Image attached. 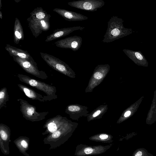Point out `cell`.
Returning <instances> with one entry per match:
<instances>
[{"instance_id": "d6986e66", "label": "cell", "mask_w": 156, "mask_h": 156, "mask_svg": "<svg viewBox=\"0 0 156 156\" xmlns=\"http://www.w3.org/2000/svg\"><path fill=\"white\" fill-rule=\"evenodd\" d=\"M84 151L85 154H89L93 152V149L90 147H87L84 149Z\"/></svg>"}, {"instance_id": "9c48e42d", "label": "cell", "mask_w": 156, "mask_h": 156, "mask_svg": "<svg viewBox=\"0 0 156 156\" xmlns=\"http://www.w3.org/2000/svg\"><path fill=\"white\" fill-rule=\"evenodd\" d=\"M85 28L84 27L81 26L57 29L53 31V33L48 36L45 40L48 42L54 40L65 36L70 33L76 30H83Z\"/></svg>"}, {"instance_id": "9a60e30c", "label": "cell", "mask_w": 156, "mask_h": 156, "mask_svg": "<svg viewBox=\"0 0 156 156\" xmlns=\"http://www.w3.org/2000/svg\"><path fill=\"white\" fill-rule=\"evenodd\" d=\"M34 9L31 13L30 17L39 20L48 18V15H46V12H44V11L41 8V9Z\"/></svg>"}, {"instance_id": "30bf717a", "label": "cell", "mask_w": 156, "mask_h": 156, "mask_svg": "<svg viewBox=\"0 0 156 156\" xmlns=\"http://www.w3.org/2000/svg\"><path fill=\"white\" fill-rule=\"evenodd\" d=\"M17 85L20 89L23 91L27 97L31 99L43 102L48 101L46 96H42L25 85L21 84Z\"/></svg>"}, {"instance_id": "e0dca14e", "label": "cell", "mask_w": 156, "mask_h": 156, "mask_svg": "<svg viewBox=\"0 0 156 156\" xmlns=\"http://www.w3.org/2000/svg\"><path fill=\"white\" fill-rule=\"evenodd\" d=\"M0 133L2 139L4 140H6L7 138V135L5 132L3 130H1Z\"/></svg>"}, {"instance_id": "ba28073f", "label": "cell", "mask_w": 156, "mask_h": 156, "mask_svg": "<svg viewBox=\"0 0 156 156\" xmlns=\"http://www.w3.org/2000/svg\"><path fill=\"white\" fill-rule=\"evenodd\" d=\"M53 11L58 13L66 20L70 21H77L86 20L87 17L81 14L66 9L55 8Z\"/></svg>"}, {"instance_id": "ac0fdd59", "label": "cell", "mask_w": 156, "mask_h": 156, "mask_svg": "<svg viewBox=\"0 0 156 156\" xmlns=\"http://www.w3.org/2000/svg\"><path fill=\"white\" fill-rule=\"evenodd\" d=\"M60 134L61 133L60 131L56 130L52 134V136L53 138H56L58 137Z\"/></svg>"}, {"instance_id": "2e32d148", "label": "cell", "mask_w": 156, "mask_h": 156, "mask_svg": "<svg viewBox=\"0 0 156 156\" xmlns=\"http://www.w3.org/2000/svg\"><path fill=\"white\" fill-rule=\"evenodd\" d=\"M58 115H56V119L55 120V117H54L52 119H51V120L48 125V130L51 133H53L57 130L58 127L56 123L57 120Z\"/></svg>"}, {"instance_id": "4fadbf2b", "label": "cell", "mask_w": 156, "mask_h": 156, "mask_svg": "<svg viewBox=\"0 0 156 156\" xmlns=\"http://www.w3.org/2000/svg\"><path fill=\"white\" fill-rule=\"evenodd\" d=\"M123 51L129 58L134 61H146L144 56L139 51H133L126 49H124Z\"/></svg>"}, {"instance_id": "5bb4252c", "label": "cell", "mask_w": 156, "mask_h": 156, "mask_svg": "<svg viewBox=\"0 0 156 156\" xmlns=\"http://www.w3.org/2000/svg\"><path fill=\"white\" fill-rule=\"evenodd\" d=\"M9 99V96L6 88L4 87L0 90V109L5 107Z\"/></svg>"}, {"instance_id": "3957f363", "label": "cell", "mask_w": 156, "mask_h": 156, "mask_svg": "<svg viewBox=\"0 0 156 156\" xmlns=\"http://www.w3.org/2000/svg\"><path fill=\"white\" fill-rule=\"evenodd\" d=\"M17 101L20 105V111L23 116L27 120L32 121L40 120L45 118L49 112H39L36 107L30 104L27 101L18 99Z\"/></svg>"}, {"instance_id": "603a6c76", "label": "cell", "mask_w": 156, "mask_h": 156, "mask_svg": "<svg viewBox=\"0 0 156 156\" xmlns=\"http://www.w3.org/2000/svg\"><path fill=\"white\" fill-rule=\"evenodd\" d=\"M131 114V112L129 111H126L124 114V116L125 117L129 116Z\"/></svg>"}, {"instance_id": "7c38bea8", "label": "cell", "mask_w": 156, "mask_h": 156, "mask_svg": "<svg viewBox=\"0 0 156 156\" xmlns=\"http://www.w3.org/2000/svg\"><path fill=\"white\" fill-rule=\"evenodd\" d=\"M24 34L22 27L20 21L17 18H16L14 28V42L18 44L20 40L24 39Z\"/></svg>"}, {"instance_id": "8fae6325", "label": "cell", "mask_w": 156, "mask_h": 156, "mask_svg": "<svg viewBox=\"0 0 156 156\" xmlns=\"http://www.w3.org/2000/svg\"><path fill=\"white\" fill-rule=\"evenodd\" d=\"M11 56H14L28 60L34 61L30 54L27 51L18 48L9 44L5 47Z\"/></svg>"}, {"instance_id": "8992f818", "label": "cell", "mask_w": 156, "mask_h": 156, "mask_svg": "<svg viewBox=\"0 0 156 156\" xmlns=\"http://www.w3.org/2000/svg\"><path fill=\"white\" fill-rule=\"evenodd\" d=\"M105 4L103 0H79L68 3L72 7L90 12L97 11L103 6Z\"/></svg>"}, {"instance_id": "d4e9b609", "label": "cell", "mask_w": 156, "mask_h": 156, "mask_svg": "<svg viewBox=\"0 0 156 156\" xmlns=\"http://www.w3.org/2000/svg\"><path fill=\"white\" fill-rule=\"evenodd\" d=\"M0 17H1V19H2V13H1V12L0 11Z\"/></svg>"}, {"instance_id": "6da1fadb", "label": "cell", "mask_w": 156, "mask_h": 156, "mask_svg": "<svg viewBox=\"0 0 156 156\" xmlns=\"http://www.w3.org/2000/svg\"><path fill=\"white\" fill-rule=\"evenodd\" d=\"M123 20L117 16H113L108 22V27L102 41L110 43L130 35L133 32L131 29L126 28Z\"/></svg>"}, {"instance_id": "277c9868", "label": "cell", "mask_w": 156, "mask_h": 156, "mask_svg": "<svg viewBox=\"0 0 156 156\" xmlns=\"http://www.w3.org/2000/svg\"><path fill=\"white\" fill-rule=\"evenodd\" d=\"M40 53L42 58L55 70L69 76H71L74 73L67 64L59 58L47 53Z\"/></svg>"}, {"instance_id": "7402d4cb", "label": "cell", "mask_w": 156, "mask_h": 156, "mask_svg": "<svg viewBox=\"0 0 156 156\" xmlns=\"http://www.w3.org/2000/svg\"><path fill=\"white\" fill-rule=\"evenodd\" d=\"M101 112V111L99 110L95 112L93 115V117H95L97 116L100 114Z\"/></svg>"}, {"instance_id": "52a82bcc", "label": "cell", "mask_w": 156, "mask_h": 156, "mask_svg": "<svg viewBox=\"0 0 156 156\" xmlns=\"http://www.w3.org/2000/svg\"><path fill=\"white\" fill-rule=\"evenodd\" d=\"M83 40L82 38L79 36H74L60 40L55 43L58 47L71 49L73 51H78L80 48Z\"/></svg>"}, {"instance_id": "7a4b0ae2", "label": "cell", "mask_w": 156, "mask_h": 156, "mask_svg": "<svg viewBox=\"0 0 156 156\" xmlns=\"http://www.w3.org/2000/svg\"><path fill=\"white\" fill-rule=\"evenodd\" d=\"M20 80L44 92L48 101L57 98L56 87L22 74L17 75Z\"/></svg>"}, {"instance_id": "ffe728a7", "label": "cell", "mask_w": 156, "mask_h": 156, "mask_svg": "<svg viewBox=\"0 0 156 156\" xmlns=\"http://www.w3.org/2000/svg\"><path fill=\"white\" fill-rule=\"evenodd\" d=\"M21 145L25 148H27L28 146V144L27 142L24 140H23L21 142Z\"/></svg>"}, {"instance_id": "44dd1931", "label": "cell", "mask_w": 156, "mask_h": 156, "mask_svg": "<svg viewBox=\"0 0 156 156\" xmlns=\"http://www.w3.org/2000/svg\"><path fill=\"white\" fill-rule=\"evenodd\" d=\"M99 137L101 139L104 140L107 139L108 137V136L107 134H102Z\"/></svg>"}, {"instance_id": "5b68a950", "label": "cell", "mask_w": 156, "mask_h": 156, "mask_svg": "<svg viewBox=\"0 0 156 156\" xmlns=\"http://www.w3.org/2000/svg\"><path fill=\"white\" fill-rule=\"evenodd\" d=\"M16 62L26 72L42 79L48 77L47 74L43 71L39 70L34 61L28 60L14 56H11Z\"/></svg>"}, {"instance_id": "cb8c5ba5", "label": "cell", "mask_w": 156, "mask_h": 156, "mask_svg": "<svg viewBox=\"0 0 156 156\" xmlns=\"http://www.w3.org/2000/svg\"><path fill=\"white\" fill-rule=\"evenodd\" d=\"M142 155V152L141 151H139L135 154V156H141Z\"/></svg>"}]
</instances>
